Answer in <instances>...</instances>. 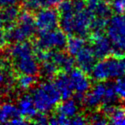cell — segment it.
Segmentation results:
<instances>
[{
    "label": "cell",
    "instance_id": "obj_1",
    "mask_svg": "<svg viewBox=\"0 0 125 125\" xmlns=\"http://www.w3.org/2000/svg\"><path fill=\"white\" fill-rule=\"evenodd\" d=\"M31 97L37 111L46 113L57 105L61 95L53 82H45L33 88Z\"/></svg>",
    "mask_w": 125,
    "mask_h": 125
},
{
    "label": "cell",
    "instance_id": "obj_2",
    "mask_svg": "<svg viewBox=\"0 0 125 125\" xmlns=\"http://www.w3.org/2000/svg\"><path fill=\"white\" fill-rule=\"evenodd\" d=\"M93 78L103 82L125 74V56H109L95 63L92 71Z\"/></svg>",
    "mask_w": 125,
    "mask_h": 125
},
{
    "label": "cell",
    "instance_id": "obj_3",
    "mask_svg": "<svg viewBox=\"0 0 125 125\" xmlns=\"http://www.w3.org/2000/svg\"><path fill=\"white\" fill-rule=\"evenodd\" d=\"M36 31L34 17L29 10L20 12L16 24L5 30L8 42H21L30 39Z\"/></svg>",
    "mask_w": 125,
    "mask_h": 125
},
{
    "label": "cell",
    "instance_id": "obj_4",
    "mask_svg": "<svg viewBox=\"0 0 125 125\" xmlns=\"http://www.w3.org/2000/svg\"><path fill=\"white\" fill-rule=\"evenodd\" d=\"M107 34L113 46V55L123 56L125 52V16L117 15L109 20Z\"/></svg>",
    "mask_w": 125,
    "mask_h": 125
},
{
    "label": "cell",
    "instance_id": "obj_5",
    "mask_svg": "<svg viewBox=\"0 0 125 125\" xmlns=\"http://www.w3.org/2000/svg\"><path fill=\"white\" fill-rule=\"evenodd\" d=\"M66 33L62 30L53 29L40 33V37L35 42L33 49L36 50H62L66 47Z\"/></svg>",
    "mask_w": 125,
    "mask_h": 125
},
{
    "label": "cell",
    "instance_id": "obj_6",
    "mask_svg": "<svg viewBox=\"0 0 125 125\" xmlns=\"http://www.w3.org/2000/svg\"><path fill=\"white\" fill-rule=\"evenodd\" d=\"M34 21L39 33L56 29L59 25V13L52 8H43L36 13Z\"/></svg>",
    "mask_w": 125,
    "mask_h": 125
},
{
    "label": "cell",
    "instance_id": "obj_7",
    "mask_svg": "<svg viewBox=\"0 0 125 125\" xmlns=\"http://www.w3.org/2000/svg\"><path fill=\"white\" fill-rule=\"evenodd\" d=\"M92 49L97 59H104L113 54V46L109 38L105 37L103 33H92L91 35Z\"/></svg>",
    "mask_w": 125,
    "mask_h": 125
},
{
    "label": "cell",
    "instance_id": "obj_8",
    "mask_svg": "<svg viewBox=\"0 0 125 125\" xmlns=\"http://www.w3.org/2000/svg\"><path fill=\"white\" fill-rule=\"evenodd\" d=\"M13 62L16 71H18L20 75H36L40 71L38 60L35 57L34 53L13 58Z\"/></svg>",
    "mask_w": 125,
    "mask_h": 125
},
{
    "label": "cell",
    "instance_id": "obj_9",
    "mask_svg": "<svg viewBox=\"0 0 125 125\" xmlns=\"http://www.w3.org/2000/svg\"><path fill=\"white\" fill-rule=\"evenodd\" d=\"M93 16L87 8L80 11H75L73 17V34L86 37L90 31V24Z\"/></svg>",
    "mask_w": 125,
    "mask_h": 125
},
{
    "label": "cell",
    "instance_id": "obj_10",
    "mask_svg": "<svg viewBox=\"0 0 125 125\" xmlns=\"http://www.w3.org/2000/svg\"><path fill=\"white\" fill-rule=\"evenodd\" d=\"M96 57L94 53L92 47L84 46L78 53L75 55V62L79 68L86 74L91 73L93 68L96 62Z\"/></svg>",
    "mask_w": 125,
    "mask_h": 125
},
{
    "label": "cell",
    "instance_id": "obj_11",
    "mask_svg": "<svg viewBox=\"0 0 125 125\" xmlns=\"http://www.w3.org/2000/svg\"><path fill=\"white\" fill-rule=\"evenodd\" d=\"M70 80L71 82L73 90L80 94H85L89 90L91 82L87 74L82 71L81 69H73L70 71Z\"/></svg>",
    "mask_w": 125,
    "mask_h": 125
},
{
    "label": "cell",
    "instance_id": "obj_12",
    "mask_svg": "<svg viewBox=\"0 0 125 125\" xmlns=\"http://www.w3.org/2000/svg\"><path fill=\"white\" fill-rule=\"evenodd\" d=\"M106 83H98L93 87L91 92L87 93L84 95L83 103L89 109H94V108L99 106L103 104V99H104V93H105Z\"/></svg>",
    "mask_w": 125,
    "mask_h": 125
},
{
    "label": "cell",
    "instance_id": "obj_13",
    "mask_svg": "<svg viewBox=\"0 0 125 125\" xmlns=\"http://www.w3.org/2000/svg\"><path fill=\"white\" fill-rule=\"evenodd\" d=\"M87 10L93 17H102L109 19L111 15V8L104 0H88L86 4Z\"/></svg>",
    "mask_w": 125,
    "mask_h": 125
},
{
    "label": "cell",
    "instance_id": "obj_14",
    "mask_svg": "<svg viewBox=\"0 0 125 125\" xmlns=\"http://www.w3.org/2000/svg\"><path fill=\"white\" fill-rule=\"evenodd\" d=\"M19 14L20 10L16 4L3 7V9L0 10V21L4 29H10L16 24Z\"/></svg>",
    "mask_w": 125,
    "mask_h": 125
},
{
    "label": "cell",
    "instance_id": "obj_15",
    "mask_svg": "<svg viewBox=\"0 0 125 125\" xmlns=\"http://www.w3.org/2000/svg\"><path fill=\"white\" fill-rule=\"evenodd\" d=\"M18 110L21 115L26 119H33L37 115V109L33 104V99L29 94H25L21 98H20L18 101Z\"/></svg>",
    "mask_w": 125,
    "mask_h": 125
},
{
    "label": "cell",
    "instance_id": "obj_16",
    "mask_svg": "<svg viewBox=\"0 0 125 125\" xmlns=\"http://www.w3.org/2000/svg\"><path fill=\"white\" fill-rule=\"evenodd\" d=\"M54 84L57 87L59 94L61 95V99H70L73 94V87L70 82V77L67 76L66 73H61L57 76L54 81Z\"/></svg>",
    "mask_w": 125,
    "mask_h": 125
},
{
    "label": "cell",
    "instance_id": "obj_17",
    "mask_svg": "<svg viewBox=\"0 0 125 125\" xmlns=\"http://www.w3.org/2000/svg\"><path fill=\"white\" fill-rule=\"evenodd\" d=\"M21 116L18 107L10 103H4L0 105V123L9 124L12 119Z\"/></svg>",
    "mask_w": 125,
    "mask_h": 125
},
{
    "label": "cell",
    "instance_id": "obj_18",
    "mask_svg": "<svg viewBox=\"0 0 125 125\" xmlns=\"http://www.w3.org/2000/svg\"><path fill=\"white\" fill-rule=\"evenodd\" d=\"M78 111V106H77L76 101L74 99H65L63 103L58 104L57 107V113L62 114L69 118H71L77 115Z\"/></svg>",
    "mask_w": 125,
    "mask_h": 125
},
{
    "label": "cell",
    "instance_id": "obj_19",
    "mask_svg": "<svg viewBox=\"0 0 125 125\" xmlns=\"http://www.w3.org/2000/svg\"><path fill=\"white\" fill-rule=\"evenodd\" d=\"M84 46H85V40L82 37L77 35L75 36L70 35V38L67 40L66 48L69 54L72 57L76 55Z\"/></svg>",
    "mask_w": 125,
    "mask_h": 125
},
{
    "label": "cell",
    "instance_id": "obj_20",
    "mask_svg": "<svg viewBox=\"0 0 125 125\" xmlns=\"http://www.w3.org/2000/svg\"><path fill=\"white\" fill-rule=\"evenodd\" d=\"M42 75L45 77H54L57 75L59 71V69L57 65L51 60H45L42 62L41 69H40Z\"/></svg>",
    "mask_w": 125,
    "mask_h": 125
},
{
    "label": "cell",
    "instance_id": "obj_21",
    "mask_svg": "<svg viewBox=\"0 0 125 125\" xmlns=\"http://www.w3.org/2000/svg\"><path fill=\"white\" fill-rule=\"evenodd\" d=\"M36 82V76L31 75H20L17 79V85L21 89L26 90L33 87Z\"/></svg>",
    "mask_w": 125,
    "mask_h": 125
},
{
    "label": "cell",
    "instance_id": "obj_22",
    "mask_svg": "<svg viewBox=\"0 0 125 125\" xmlns=\"http://www.w3.org/2000/svg\"><path fill=\"white\" fill-rule=\"evenodd\" d=\"M108 121L112 124H121L123 120L125 118V109L123 107H116L115 106L114 110L108 116Z\"/></svg>",
    "mask_w": 125,
    "mask_h": 125
},
{
    "label": "cell",
    "instance_id": "obj_23",
    "mask_svg": "<svg viewBox=\"0 0 125 125\" xmlns=\"http://www.w3.org/2000/svg\"><path fill=\"white\" fill-rule=\"evenodd\" d=\"M117 99V94L114 88V85L111 82L106 83L105 93H104L103 104H114Z\"/></svg>",
    "mask_w": 125,
    "mask_h": 125
},
{
    "label": "cell",
    "instance_id": "obj_24",
    "mask_svg": "<svg viewBox=\"0 0 125 125\" xmlns=\"http://www.w3.org/2000/svg\"><path fill=\"white\" fill-rule=\"evenodd\" d=\"M114 88L118 97L125 99V74L119 76L116 80V83L114 84Z\"/></svg>",
    "mask_w": 125,
    "mask_h": 125
},
{
    "label": "cell",
    "instance_id": "obj_25",
    "mask_svg": "<svg viewBox=\"0 0 125 125\" xmlns=\"http://www.w3.org/2000/svg\"><path fill=\"white\" fill-rule=\"evenodd\" d=\"M88 123H94V124H106L109 123L107 119H106L105 116L101 113H94L90 116V121H88Z\"/></svg>",
    "mask_w": 125,
    "mask_h": 125
},
{
    "label": "cell",
    "instance_id": "obj_26",
    "mask_svg": "<svg viewBox=\"0 0 125 125\" xmlns=\"http://www.w3.org/2000/svg\"><path fill=\"white\" fill-rule=\"evenodd\" d=\"M112 9L117 14L125 12V0H112Z\"/></svg>",
    "mask_w": 125,
    "mask_h": 125
},
{
    "label": "cell",
    "instance_id": "obj_27",
    "mask_svg": "<svg viewBox=\"0 0 125 125\" xmlns=\"http://www.w3.org/2000/svg\"><path fill=\"white\" fill-rule=\"evenodd\" d=\"M32 122L38 123V124H46L48 123V117L44 112H40V114L37 113V115L33 117Z\"/></svg>",
    "mask_w": 125,
    "mask_h": 125
},
{
    "label": "cell",
    "instance_id": "obj_28",
    "mask_svg": "<svg viewBox=\"0 0 125 125\" xmlns=\"http://www.w3.org/2000/svg\"><path fill=\"white\" fill-rule=\"evenodd\" d=\"M8 43L7 37H6L5 29L3 26L2 22H0V49H3Z\"/></svg>",
    "mask_w": 125,
    "mask_h": 125
},
{
    "label": "cell",
    "instance_id": "obj_29",
    "mask_svg": "<svg viewBox=\"0 0 125 125\" xmlns=\"http://www.w3.org/2000/svg\"><path fill=\"white\" fill-rule=\"evenodd\" d=\"M88 123L87 120H86V118H84L81 115H75V116L71 117L70 119V124H76V125H82L86 124Z\"/></svg>",
    "mask_w": 125,
    "mask_h": 125
},
{
    "label": "cell",
    "instance_id": "obj_30",
    "mask_svg": "<svg viewBox=\"0 0 125 125\" xmlns=\"http://www.w3.org/2000/svg\"><path fill=\"white\" fill-rule=\"evenodd\" d=\"M20 0H0V6L5 7V6L15 5Z\"/></svg>",
    "mask_w": 125,
    "mask_h": 125
},
{
    "label": "cell",
    "instance_id": "obj_31",
    "mask_svg": "<svg viewBox=\"0 0 125 125\" xmlns=\"http://www.w3.org/2000/svg\"><path fill=\"white\" fill-rule=\"evenodd\" d=\"M6 84H7V76L4 74V70L0 68V89H1V87L6 85Z\"/></svg>",
    "mask_w": 125,
    "mask_h": 125
},
{
    "label": "cell",
    "instance_id": "obj_32",
    "mask_svg": "<svg viewBox=\"0 0 125 125\" xmlns=\"http://www.w3.org/2000/svg\"><path fill=\"white\" fill-rule=\"evenodd\" d=\"M62 0H45V4L48 6H52L58 4Z\"/></svg>",
    "mask_w": 125,
    "mask_h": 125
},
{
    "label": "cell",
    "instance_id": "obj_33",
    "mask_svg": "<svg viewBox=\"0 0 125 125\" xmlns=\"http://www.w3.org/2000/svg\"><path fill=\"white\" fill-rule=\"evenodd\" d=\"M0 22H1V21H0Z\"/></svg>",
    "mask_w": 125,
    "mask_h": 125
}]
</instances>
